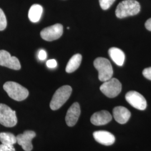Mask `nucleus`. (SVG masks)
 <instances>
[{
	"mask_svg": "<svg viewBox=\"0 0 151 151\" xmlns=\"http://www.w3.org/2000/svg\"><path fill=\"white\" fill-rule=\"evenodd\" d=\"M140 10V4L135 0H124L120 2L115 11L117 17L123 19L138 14Z\"/></svg>",
	"mask_w": 151,
	"mask_h": 151,
	"instance_id": "obj_1",
	"label": "nucleus"
},
{
	"mask_svg": "<svg viewBox=\"0 0 151 151\" xmlns=\"http://www.w3.org/2000/svg\"><path fill=\"white\" fill-rule=\"evenodd\" d=\"M3 87L9 97L17 101H23L29 96V91L27 89L15 82H6Z\"/></svg>",
	"mask_w": 151,
	"mask_h": 151,
	"instance_id": "obj_2",
	"label": "nucleus"
},
{
	"mask_svg": "<svg viewBox=\"0 0 151 151\" xmlns=\"http://www.w3.org/2000/svg\"><path fill=\"white\" fill-rule=\"evenodd\" d=\"M72 89L70 86L60 87L54 93L50 103V108L52 110H57L61 108L68 100Z\"/></svg>",
	"mask_w": 151,
	"mask_h": 151,
	"instance_id": "obj_3",
	"label": "nucleus"
},
{
	"mask_svg": "<svg viewBox=\"0 0 151 151\" xmlns=\"http://www.w3.org/2000/svg\"><path fill=\"white\" fill-rule=\"evenodd\" d=\"M93 65L99 72L100 81L105 82L111 79L113 75V70L110 61L103 57L97 58L93 62Z\"/></svg>",
	"mask_w": 151,
	"mask_h": 151,
	"instance_id": "obj_4",
	"label": "nucleus"
},
{
	"mask_svg": "<svg viewBox=\"0 0 151 151\" xmlns=\"http://www.w3.org/2000/svg\"><path fill=\"white\" fill-rule=\"evenodd\" d=\"M17 123L16 111L5 104L0 103V124L11 128L15 126Z\"/></svg>",
	"mask_w": 151,
	"mask_h": 151,
	"instance_id": "obj_5",
	"label": "nucleus"
},
{
	"mask_svg": "<svg viewBox=\"0 0 151 151\" xmlns=\"http://www.w3.org/2000/svg\"><path fill=\"white\" fill-rule=\"evenodd\" d=\"M122 83L115 78H111L108 81L104 82L100 89L107 97L114 98L117 96L122 91Z\"/></svg>",
	"mask_w": 151,
	"mask_h": 151,
	"instance_id": "obj_6",
	"label": "nucleus"
},
{
	"mask_svg": "<svg viewBox=\"0 0 151 151\" xmlns=\"http://www.w3.org/2000/svg\"><path fill=\"white\" fill-rule=\"evenodd\" d=\"M63 32L62 25L56 24L43 29L40 32V36L44 40L51 42L59 39L62 35Z\"/></svg>",
	"mask_w": 151,
	"mask_h": 151,
	"instance_id": "obj_7",
	"label": "nucleus"
},
{
	"mask_svg": "<svg viewBox=\"0 0 151 151\" xmlns=\"http://www.w3.org/2000/svg\"><path fill=\"white\" fill-rule=\"evenodd\" d=\"M125 100L133 108L138 110H144L147 108L145 98L140 93L135 91H131L125 95Z\"/></svg>",
	"mask_w": 151,
	"mask_h": 151,
	"instance_id": "obj_8",
	"label": "nucleus"
},
{
	"mask_svg": "<svg viewBox=\"0 0 151 151\" xmlns=\"http://www.w3.org/2000/svg\"><path fill=\"white\" fill-rule=\"evenodd\" d=\"M0 65L14 70H19L21 68L19 60L15 57H12L8 52L4 50H0Z\"/></svg>",
	"mask_w": 151,
	"mask_h": 151,
	"instance_id": "obj_9",
	"label": "nucleus"
},
{
	"mask_svg": "<svg viewBox=\"0 0 151 151\" xmlns=\"http://www.w3.org/2000/svg\"><path fill=\"white\" fill-rule=\"evenodd\" d=\"M36 137V133L32 130H26L22 134L17 135V143L22 146L25 151H31L32 150V139Z\"/></svg>",
	"mask_w": 151,
	"mask_h": 151,
	"instance_id": "obj_10",
	"label": "nucleus"
},
{
	"mask_svg": "<svg viewBox=\"0 0 151 151\" xmlns=\"http://www.w3.org/2000/svg\"><path fill=\"white\" fill-rule=\"evenodd\" d=\"M81 114L80 106L78 103H73L68 109L66 116L65 122L69 127H73L75 125Z\"/></svg>",
	"mask_w": 151,
	"mask_h": 151,
	"instance_id": "obj_11",
	"label": "nucleus"
},
{
	"mask_svg": "<svg viewBox=\"0 0 151 151\" xmlns=\"http://www.w3.org/2000/svg\"><path fill=\"white\" fill-rule=\"evenodd\" d=\"M93 135L96 142L104 146H111L115 140L114 135L108 131H96L93 133Z\"/></svg>",
	"mask_w": 151,
	"mask_h": 151,
	"instance_id": "obj_12",
	"label": "nucleus"
},
{
	"mask_svg": "<svg viewBox=\"0 0 151 151\" xmlns=\"http://www.w3.org/2000/svg\"><path fill=\"white\" fill-rule=\"evenodd\" d=\"M112 119V115L106 110H101L95 113L91 118L92 124L97 126L103 125L109 123Z\"/></svg>",
	"mask_w": 151,
	"mask_h": 151,
	"instance_id": "obj_13",
	"label": "nucleus"
},
{
	"mask_svg": "<svg viewBox=\"0 0 151 151\" xmlns=\"http://www.w3.org/2000/svg\"><path fill=\"white\" fill-rule=\"evenodd\" d=\"M113 116L118 123L124 124L129 120L131 116V113L128 109L119 106L114 108Z\"/></svg>",
	"mask_w": 151,
	"mask_h": 151,
	"instance_id": "obj_14",
	"label": "nucleus"
},
{
	"mask_svg": "<svg viewBox=\"0 0 151 151\" xmlns=\"http://www.w3.org/2000/svg\"><path fill=\"white\" fill-rule=\"evenodd\" d=\"M109 54L116 65L122 66L125 60V54L120 49L112 47L109 49L108 51Z\"/></svg>",
	"mask_w": 151,
	"mask_h": 151,
	"instance_id": "obj_15",
	"label": "nucleus"
},
{
	"mask_svg": "<svg viewBox=\"0 0 151 151\" xmlns=\"http://www.w3.org/2000/svg\"><path fill=\"white\" fill-rule=\"evenodd\" d=\"M43 7L38 4H34L29 9L28 17L29 20L32 22H37L41 18L43 13Z\"/></svg>",
	"mask_w": 151,
	"mask_h": 151,
	"instance_id": "obj_16",
	"label": "nucleus"
},
{
	"mask_svg": "<svg viewBox=\"0 0 151 151\" xmlns=\"http://www.w3.org/2000/svg\"><path fill=\"white\" fill-rule=\"evenodd\" d=\"M81 61L82 55L81 54H76L73 55L67 65L65 68L66 72L70 73L75 72L80 67L81 65Z\"/></svg>",
	"mask_w": 151,
	"mask_h": 151,
	"instance_id": "obj_17",
	"label": "nucleus"
},
{
	"mask_svg": "<svg viewBox=\"0 0 151 151\" xmlns=\"http://www.w3.org/2000/svg\"><path fill=\"white\" fill-rule=\"evenodd\" d=\"M0 141L2 144L13 146L17 143V138L14 134L10 132L0 133Z\"/></svg>",
	"mask_w": 151,
	"mask_h": 151,
	"instance_id": "obj_18",
	"label": "nucleus"
},
{
	"mask_svg": "<svg viewBox=\"0 0 151 151\" xmlns=\"http://www.w3.org/2000/svg\"><path fill=\"white\" fill-rule=\"evenodd\" d=\"M7 27V20L5 15L1 9H0V31L5 30Z\"/></svg>",
	"mask_w": 151,
	"mask_h": 151,
	"instance_id": "obj_19",
	"label": "nucleus"
},
{
	"mask_svg": "<svg viewBox=\"0 0 151 151\" xmlns=\"http://www.w3.org/2000/svg\"><path fill=\"white\" fill-rule=\"evenodd\" d=\"M115 0H99L100 5L104 10H106L112 5Z\"/></svg>",
	"mask_w": 151,
	"mask_h": 151,
	"instance_id": "obj_20",
	"label": "nucleus"
},
{
	"mask_svg": "<svg viewBox=\"0 0 151 151\" xmlns=\"http://www.w3.org/2000/svg\"><path fill=\"white\" fill-rule=\"evenodd\" d=\"M0 151H16V150L13 146L1 144L0 145Z\"/></svg>",
	"mask_w": 151,
	"mask_h": 151,
	"instance_id": "obj_21",
	"label": "nucleus"
},
{
	"mask_svg": "<svg viewBox=\"0 0 151 151\" xmlns=\"http://www.w3.org/2000/svg\"><path fill=\"white\" fill-rule=\"evenodd\" d=\"M143 75L147 79L151 80V67L147 68L143 70Z\"/></svg>",
	"mask_w": 151,
	"mask_h": 151,
	"instance_id": "obj_22",
	"label": "nucleus"
},
{
	"mask_svg": "<svg viewBox=\"0 0 151 151\" xmlns=\"http://www.w3.org/2000/svg\"><path fill=\"white\" fill-rule=\"evenodd\" d=\"M47 65L48 68H54L57 67V63L55 60H48L47 62Z\"/></svg>",
	"mask_w": 151,
	"mask_h": 151,
	"instance_id": "obj_23",
	"label": "nucleus"
},
{
	"mask_svg": "<svg viewBox=\"0 0 151 151\" xmlns=\"http://www.w3.org/2000/svg\"><path fill=\"white\" fill-rule=\"evenodd\" d=\"M38 58L39 59L41 60H44L47 58V53L45 50L43 49L40 50L38 54Z\"/></svg>",
	"mask_w": 151,
	"mask_h": 151,
	"instance_id": "obj_24",
	"label": "nucleus"
},
{
	"mask_svg": "<svg viewBox=\"0 0 151 151\" xmlns=\"http://www.w3.org/2000/svg\"><path fill=\"white\" fill-rule=\"evenodd\" d=\"M145 27L148 30L151 32V18L147 20L145 23Z\"/></svg>",
	"mask_w": 151,
	"mask_h": 151,
	"instance_id": "obj_25",
	"label": "nucleus"
}]
</instances>
